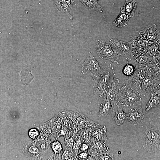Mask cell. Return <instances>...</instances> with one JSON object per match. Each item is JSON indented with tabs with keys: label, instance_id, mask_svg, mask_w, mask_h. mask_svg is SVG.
<instances>
[{
	"label": "cell",
	"instance_id": "obj_1",
	"mask_svg": "<svg viewBox=\"0 0 160 160\" xmlns=\"http://www.w3.org/2000/svg\"><path fill=\"white\" fill-rule=\"evenodd\" d=\"M141 81L132 76L119 84L116 100V106L122 108H128L141 102Z\"/></svg>",
	"mask_w": 160,
	"mask_h": 160
},
{
	"label": "cell",
	"instance_id": "obj_2",
	"mask_svg": "<svg viewBox=\"0 0 160 160\" xmlns=\"http://www.w3.org/2000/svg\"><path fill=\"white\" fill-rule=\"evenodd\" d=\"M149 120V124L146 126L143 147L148 152L154 153L160 150V124L154 123L150 119Z\"/></svg>",
	"mask_w": 160,
	"mask_h": 160
},
{
	"label": "cell",
	"instance_id": "obj_3",
	"mask_svg": "<svg viewBox=\"0 0 160 160\" xmlns=\"http://www.w3.org/2000/svg\"><path fill=\"white\" fill-rule=\"evenodd\" d=\"M114 71L112 65L106 68L105 72L99 77L93 79V92L103 97L106 91L111 86L114 78Z\"/></svg>",
	"mask_w": 160,
	"mask_h": 160
},
{
	"label": "cell",
	"instance_id": "obj_4",
	"mask_svg": "<svg viewBox=\"0 0 160 160\" xmlns=\"http://www.w3.org/2000/svg\"><path fill=\"white\" fill-rule=\"evenodd\" d=\"M82 74L90 76L93 79L102 75L106 71V68L102 65L89 52L82 63Z\"/></svg>",
	"mask_w": 160,
	"mask_h": 160
},
{
	"label": "cell",
	"instance_id": "obj_5",
	"mask_svg": "<svg viewBox=\"0 0 160 160\" xmlns=\"http://www.w3.org/2000/svg\"><path fill=\"white\" fill-rule=\"evenodd\" d=\"M95 49L98 56L101 59L107 60L117 64L119 63L120 56L116 53L109 42L99 40L97 43Z\"/></svg>",
	"mask_w": 160,
	"mask_h": 160
},
{
	"label": "cell",
	"instance_id": "obj_6",
	"mask_svg": "<svg viewBox=\"0 0 160 160\" xmlns=\"http://www.w3.org/2000/svg\"><path fill=\"white\" fill-rule=\"evenodd\" d=\"M141 82V88L145 92L160 89V71L148 67Z\"/></svg>",
	"mask_w": 160,
	"mask_h": 160
},
{
	"label": "cell",
	"instance_id": "obj_7",
	"mask_svg": "<svg viewBox=\"0 0 160 160\" xmlns=\"http://www.w3.org/2000/svg\"><path fill=\"white\" fill-rule=\"evenodd\" d=\"M64 110L67 115L73 123L76 129V133L81 129L99 125L80 112L73 110Z\"/></svg>",
	"mask_w": 160,
	"mask_h": 160
},
{
	"label": "cell",
	"instance_id": "obj_8",
	"mask_svg": "<svg viewBox=\"0 0 160 160\" xmlns=\"http://www.w3.org/2000/svg\"><path fill=\"white\" fill-rule=\"evenodd\" d=\"M111 46L119 56L126 57L128 60L132 58V48L129 42H125L116 39H112L109 41Z\"/></svg>",
	"mask_w": 160,
	"mask_h": 160
},
{
	"label": "cell",
	"instance_id": "obj_9",
	"mask_svg": "<svg viewBox=\"0 0 160 160\" xmlns=\"http://www.w3.org/2000/svg\"><path fill=\"white\" fill-rule=\"evenodd\" d=\"M141 102L128 108L127 121L134 125H137L141 122L144 118L141 106Z\"/></svg>",
	"mask_w": 160,
	"mask_h": 160
},
{
	"label": "cell",
	"instance_id": "obj_10",
	"mask_svg": "<svg viewBox=\"0 0 160 160\" xmlns=\"http://www.w3.org/2000/svg\"><path fill=\"white\" fill-rule=\"evenodd\" d=\"M139 34L143 39L153 43L160 40V33L155 24L148 25Z\"/></svg>",
	"mask_w": 160,
	"mask_h": 160
},
{
	"label": "cell",
	"instance_id": "obj_11",
	"mask_svg": "<svg viewBox=\"0 0 160 160\" xmlns=\"http://www.w3.org/2000/svg\"><path fill=\"white\" fill-rule=\"evenodd\" d=\"M132 58L139 63L147 64L152 57L148 55L143 48H132Z\"/></svg>",
	"mask_w": 160,
	"mask_h": 160
},
{
	"label": "cell",
	"instance_id": "obj_12",
	"mask_svg": "<svg viewBox=\"0 0 160 160\" xmlns=\"http://www.w3.org/2000/svg\"><path fill=\"white\" fill-rule=\"evenodd\" d=\"M76 1L77 0H54V2L59 11L64 12L70 19L74 20L70 12Z\"/></svg>",
	"mask_w": 160,
	"mask_h": 160
},
{
	"label": "cell",
	"instance_id": "obj_13",
	"mask_svg": "<svg viewBox=\"0 0 160 160\" xmlns=\"http://www.w3.org/2000/svg\"><path fill=\"white\" fill-rule=\"evenodd\" d=\"M103 100L100 105L98 114L99 117L105 116L110 113L115 108L116 103L105 97H103Z\"/></svg>",
	"mask_w": 160,
	"mask_h": 160
},
{
	"label": "cell",
	"instance_id": "obj_14",
	"mask_svg": "<svg viewBox=\"0 0 160 160\" xmlns=\"http://www.w3.org/2000/svg\"><path fill=\"white\" fill-rule=\"evenodd\" d=\"M106 129L105 126L99 124L92 127V136L97 140L105 144L107 140L106 136Z\"/></svg>",
	"mask_w": 160,
	"mask_h": 160
},
{
	"label": "cell",
	"instance_id": "obj_15",
	"mask_svg": "<svg viewBox=\"0 0 160 160\" xmlns=\"http://www.w3.org/2000/svg\"><path fill=\"white\" fill-rule=\"evenodd\" d=\"M160 89L151 92V98L147 103L145 109V113H148L151 109L160 106Z\"/></svg>",
	"mask_w": 160,
	"mask_h": 160
},
{
	"label": "cell",
	"instance_id": "obj_16",
	"mask_svg": "<svg viewBox=\"0 0 160 160\" xmlns=\"http://www.w3.org/2000/svg\"><path fill=\"white\" fill-rule=\"evenodd\" d=\"M61 112L62 123L67 131L66 134L71 136H73L76 133V130L73 122L68 117L64 109Z\"/></svg>",
	"mask_w": 160,
	"mask_h": 160
},
{
	"label": "cell",
	"instance_id": "obj_17",
	"mask_svg": "<svg viewBox=\"0 0 160 160\" xmlns=\"http://www.w3.org/2000/svg\"><path fill=\"white\" fill-rule=\"evenodd\" d=\"M119 80L114 77L111 86L105 92L103 97L116 102L119 86Z\"/></svg>",
	"mask_w": 160,
	"mask_h": 160
},
{
	"label": "cell",
	"instance_id": "obj_18",
	"mask_svg": "<svg viewBox=\"0 0 160 160\" xmlns=\"http://www.w3.org/2000/svg\"><path fill=\"white\" fill-rule=\"evenodd\" d=\"M129 43L132 48H141L144 49L154 43L143 39L140 34L134 37Z\"/></svg>",
	"mask_w": 160,
	"mask_h": 160
},
{
	"label": "cell",
	"instance_id": "obj_19",
	"mask_svg": "<svg viewBox=\"0 0 160 160\" xmlns=\"http://www.w3.org/2000/svg\"><path fill=\"white\" fill-rule=\"evenodd\" d=\"M134 72L131 76L141 81L145 76L148 67L147 64L138 63L136 62Z\"/></svg>",
	"mask_w": 160,
	"mask_h": 160
},
{
	"label": "cell",
	"instance_id": "obj_20",
	"mask_svg": "<svg viewBox=\"0 0 160 160\" xmlns=\"http://www.w3.org/2000/svg\"><path fill=\"white\" fill-rule=\"evenodd\" d=\"M137 5L135 0H126L124 6L121 8V10L125 13L130 18L134 16Z\"/></svg>",
	"mask_w": 160,
	"mask_h": 160
},
{
	"label": "cell",
	"instance_id": "obj_21",
	"mask_svg": "<svg viewBox=\"0 0 160 160\" xmlns=\"http://www.w3.org/2000/svg\"><path fill=\"white\" fill-rule=\"evenodd\" d=\"M80 1L85 7L90 10H95L99 12L103 11V8L96 0H77Z\"/></svg>",
	"mask_w": 160,
	"mask_h": 160
},
{
	"label": "cell",
	"instance_id": "obj_22",
	"mask_svg": "<svg viewBox=\"0 0 160 160\" xmlns=\"http://www.w3.org/2000/svg\"><path fill=\"white\" fill-rule=\"evenodd\" d=\"M130 17L125 12L121 10L117 17L113 23V25L118 27L126 25Z\"/></svg>",
	"mask_w": 160,
	"mask_h": 160
},
{
	"label": "cell",
	"instance_id": "obj_23",
	"mask_svg": "<svg viewBox=\"0 0 160 160\" xmlns=\"http://www.w3.org/2000/svg\"><path fill=\"white\" fill-rule=\"evenodd\" d=\"M118 110L116 112L113 120L117 125H120L127 121V113H126L122 108L117 106Z\"/></svg>",
	"mask_w": 160,
	"mask_h": 160
},
{
	"label": "cell",
	"instance_id": "obj_24",
	"mask_svg": "<svg viewBox=\"0 0 160 160\" xmlns=\"http://www.w3.org/2000/svg\"><path fill=\"white\" fill-rule=\"evenodd\" d=\"M144 49L147 54L150 56H160V40L148 46Z\"/></svg>",
	"mask_w": 160,
	"mask_h": 160
},
{
	"label": "cell",
	"instance_id": "obj_25",
	"mask_svg": "<svg viewBox=\"0 0 160 160\" xmlns=\"http://www.w3.org/2000/svg\"><path fill=\"white\" fill-rule=\"evenodd\" d=\"M92 127L89 126L81 129L78 130L75 134L81 137L83 139L84 143L89 144L92 137Z\"/></svg>",
	"mask_w": 160,
	"mask_h": 160
},
{
	"label": "cell",
	"instance_id": "obj_26",
	"mask_svg": "<svg viewBox=\"0 0 160 160\" xmlns=\"http://www.w3.org/2000/svg\"><path fill=\"white\" fill-rule=\"evenodd\" d=\"M77 154L72 148L65 147L61 156L62 160H76Z\"/></svg>",
	"mask_w": 160,
	"mask_h": 160
},
{
	"label": "cell",
	"instance_id": "obj_27",
	"mask_svg": "<svg viewBox=\"0 0 160 160\" xmlns=\"http://www.w3.org/2000/svg\"><path fill=\"white\" fill-rule=\"evenodd\" d=\"M74 137V143L72 148L77 155L78 150L82 143L84 142L83 139L80 136L75 134Z\"/></svg>",
	"mask_w": 160,
	"mask_h": 160
},
{
	"label": "cell",
	"instance_id": "obj_28",
	"mask_svg": "<svg viewBox=\"0 0 160 160\" xmlns=\"http://www.w3.org/2000/svg\"><path fill=\"white\" fill-rule=\"evenodd\" d=\"M51 147L55 154L60 155L63 148L61 143L57 140H55L51 143Z\"/></svg>",
	"mask_w": 160,
	"mask_h": 160
},
{
	"label": "cell",
	"instance_id": "obj_29",
	"mask_svg": "<svg viewBox=\"0 0 160 160\" xmlns=\"http://www.w3.org/2000/svg\"><path fill=\"white\" fill-rule=\"evenodd\" d=\"M74 135L71 136L66 134L64 136V143L65 145V147L72 148L74 140Z\"/></svg>",
	"mask_w": 160,
	"mask_h": 160
},
{
	"label": "cell",
	"instance_id": "obj_30",
	"mask_svg": "<svg viewBox=\"0 0 160 160\" xmlns=\"http://www.w3.org/2000/svg\"><path fill=\"white\" fill-rule=\"evenodd\" d=\"M134 69L135 68L133 65L127 63L124 68L123 72L126 76H131L134 72Z\"/></svg>",
	"mask_w": 160,
	"mask_h": 160
},
{
	"label": "cell",
	"instance_id": "obj_31",
	"mask_svg": "<svg viewBox=\"0 0 160 160\" xmlns=\"http://www.w3.org/2000/svg\"><path fill=\"white\" fill-rule=\"evenodd\" d=\"M28 134L31 138L34 139L36 138L38 136L39 132L36 129L33 128L29 131Z\"/></svg>",
	"mask_w": 160,
	"mask_h": 160
},
{
	"label": "cell",
	"instance_id": "obj_32",
	"mask_svg": "<svg viewBox=\"0 0 160 160\" xmlns=\"http://www.w3.org/2000/svg\"><path fill=\"white\" fill-rule=\"evenodd\" d=\"M89 147V144L84 143H82L78 150V154L82 152L88 151Z\"/></svg>",
	"mask_w": 160,
	"mask_h": 160
},
{
	"label": "cell",
	"instance_id": "obj_33",
	"mask_svg": "<svg viewBox=\"0 0 160 160\" xmlns=\"http://www.w3.org/2000/svg\"><path fill=\"white\" fill-rule=\"evenodd\" d=\"M89 153L87 152H84L78 154L76 156V160H87Z\"/></svg>",
	"mask_w": 160,
	"mask_h": 160
},
{
	"label": "cell",
	"instance_id": "obj_34",
	"mask_svg": "<svg viewBox=\"0 0 160 160\" xmlns=\"http://www.w3.org/2000/svg\"><path fill=\"white\" fill-rule=\"evenodd\" d=\"M67 133V131L66 129L62 123V127L61 129L57 134L56 139L58 138L60 136H64L66 135Z\"/></svg>",
	"mask_w": 160,
	"mask_h": 160
},
{
	"label": "cell",
	"instance_id": "obj_35",
	"mask_svg": "<svg viewBox=\"0 0 160 160\" xmlns=\"http://www.w3.org/2000/svg\"><path fill=\"white\" fill-rule=\"evenodd\" d=\"M96 0L97 1V0Z\"/></svg>",
	"mask_w": 160,
	"mask_h": 160
}]
</instances>
